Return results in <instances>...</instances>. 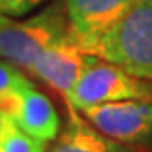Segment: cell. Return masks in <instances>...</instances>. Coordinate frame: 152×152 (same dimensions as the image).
Returning <instances> with one entry per match:
<instances>
[{"label":"cell","instance_id":"1","mask_svg":"<svg viewBox=\"0 0 152 152\" xmlns=\"http://www.w3.org/2000/svg\"><path fill=\"white\" fill-rule=\"evenodd\" d=\"M91 54L152 81V0H135L93 46Z\"/></svg>","mask_w":152,"mask_h":152},{"label":"cell","instance_id":"2","mask_svg":"<svg viewBox=\"0 0 152 152\" xmlns=\"http://www.w3.org/2000/svg\"><path fill=\"white\" fill-rule=\"evenodd\" d=\"M69 34L71 26L64 0L24 22L10 20L0 14V58L31 71L44 49Z\"/></svg>","mask_w":152,"mask_h":152},{"label":"cell","instance_id":"3","mask_svg":"<svg viewBox=\"0 0 152 152\" xmlns=\"http://www.w3.org/2000/svg\"><path fill=\"white\" fill-rule=\"evenodd\" d=\"M66 98L75 110L120 100H152V81L137 78L113 63L98 59L83 71Z\"/></svg>","mask_w":152,"mask_h":152},{"label":"cell","instance_id":"4","mask_svg":"<svg viewBox=\"0 0 152 152\" xmlns=\"http://www.w3.org/2000/svg\"><path fill=\"white\" fill-rule=\"evenodd\" d=\"M86 120L102 132L122 144L152 142V102L120 100L81 110Z\"/></svg>","mask_w":152,"mask_h":152},{"label":"cell","instance_id":"5","mask_svg":"<svg viewBox=\"0 0 152 152\" xmlns=\"http://www.w3.org/2000/svg\"><path fill=\"white\" fill-rule=\"evenodd\" d=\"M98 59V56L81 48L80 41L71 31L69 36L44 49L34 61L31 71L56 91L68 96L83 71Z\"/></svg>","mask_w":152,"mask_h":152},{"label":"cell","instance_id":"6","mask_svg":"<svg viewBox=\"0 0 152 152\" xmlns=\"http://www.w3.org/2000/svg\"><path fill=\"white\" fill-rule=\"evenodd\" d=\"M135 0H64L69 26L81 48L93 46L113 27Z\"/></svg>","mask_w":152,"mask_h":152},{"label":"cell","instance_id":"7","mask_svg":"<svg viewBox=\"0 0 152 152\" xmlns=\"http://www.w3.org/2000/svg\"><path fill=\"white\" fill-rule=\"evenodd\" d=\"M14 120L24 132L39 140H54L59 134V115L54 105L44 93L37 91L34 85L22 91Z\"/></svg>","mask_w":152,"mask_h":152},{"label":"cell","instance_id":"8","mask_svg":"<svg viewBox=\"0 0 152 152\" xmlns=\"http://www.w3.org/2000/svg\"><path fill=\"white\" fill-rule=\"evenodd\" d=\"M48 152H130L122 142H117L80 118L75 108L69 112V122L64 132L56 139Z\"/></svg>","mask_w":152,"mask_h":152},{"label":"cell","instance_id":"9","mask_svg":"<svg viewBox=\"0 0 152 152\" xmlns=\"http://www.w3.org/2000/svg\"><path fill=\"white\" fill-rule=\"evenodd\" d=\"M29 86H32V83L12 63L0 61V113L14 118L19 110L22 91Z\"/></svg>","mask_w":152,"mask_h":152},{"label":"cell","instance_id":"10","mask_svg":"<svg viewBox=\"0 0 152 152\" xmlns=\"http://www.w3.org/2000/svg\"><path fill=\"white\" fill-rule=\"evenodd\" d=\"M0 152H46V142L29 135L12 117L4 115L0 130Z\"/></svg>","mask_w":152,"mask_h":152},{"label":"cell","instance_id":"11","mask_svg":"<svg viewBox=\"0 0 152 152\" xmlns=\"http://www.w3.org/2000/svg\"><path fill=\"white\" fill-rule=\"evenodd\" d=\"M42 2L44 0H9L5 14L22 15V14H27L29 10H32L34 7H37L39 4H42Z\"/></svg>","mask_w":152,"mask_h":152},{"label":"cell","instance_id":"12","mask_svg":"<svg viewBox=\"0 0 152 152\" xmlns=\"http://www.w3.org/2000/svg\"><path fill=\"white\" fill-rule=\"evenodd\" d=\"M7 4H9V0H0V12H2V14H5Z\"/></svg>","mask_w":152,"mask_h":152},{"label":"cell","instance_id":"13","mask_svg":"<svg viewBox=\"0 0 152 152\" xmlns=\"http://www.w3.org/2000/svg\"><path fill=\"white\" fill-rule=\"evenodd\" d=\"M2 122H4V115L0 113V130H2Z\"/></svg>","mask_w":152,"mask_h":152},{"label":"cell","instance_id":"14","mask_svg":"<svg viewBox=\"0 0 152 152\" xmlns=\"http://www.w3.org/2000/svg\"><path fill=\"white\" fill-rule=\"evenodd\" d=\"M0 14H2V12H0Z\"/></svg>","mask_w":152,"mask_h":152}]
</instances>
